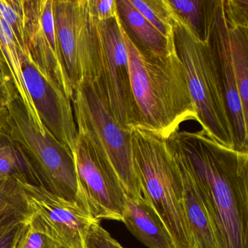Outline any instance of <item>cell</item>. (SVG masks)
<instances>
[{"instance_id": "44dd1931", "label": "cell", "mask_w": 248, "mask_h": 248, "mask_svg": "<svg viewBox=\"0 0 248 248\" xmlns=\"http://www.w3.org/2000/svg\"><path fill=\"white\" fill-rule=\"evenodd\" d=\"M174 14L201 40L206 29L213 0H167Z\"/></svg>"}, {"instance_id": "7402d4cb", "label": "cell", "mask_w": 248, "mask_h": 248, "mask_svg": "<svg viewBox=\"0 0 248 248\" xmlns=\"http://www.w3.org/2000/svg\"><path fill=\"white\" fill-rule=\"evenodd\" d=\"M132 5L168 40H173L174 14L167 0H130Z\"/></svg>"}, {"instance_id": "ba28073f", "label": "cell", "mask_w": 248, "mask_h": 248, "mask_svg": "<svg viewBox=\"0 0 248 248\" xmlns=\"http://www.w3.org/2000/svg\"><path fill=\"white\" fill-rule=\"evenodd\" d=\"M59 47L73 91L96 78L98 46L89 0H53Z\"/></svg>"}, {"instance_id": "4316f807", "label": "cell", "mask_w": 248, "mask_h": 248, "mask_svg": "<svg viewBox=\"0 0 248 248\" xmlns=\"http://www.w3.org/2000/svg\"><path fill=\"white\" fill-rule=\"evenodd\" d=\"M89 4L97 21H106L117 14V0H89Z\"/></svg>"}, {"instance_id": "8fae6325", "label": "cell", "mask_w": 248, "mask_h": 248, "mask_svg": "<svg viewBox=\"0 0 248 248\" xmlns=\"http://www.w3.org/2000/svg\"><path fill=\"white\" fill-rule=\"evenodd\" d=\"M24 14L26 44L31 61L72 99L74 91L59 47L53 0H24Z\"/></svg>"}, {"instance_id": "d6986e66", "label": "cell", "mask_w": 248, "mask_h": 248, "mask_svg": "<svg viewBox=\"0 0 248 248\" xmlns=\"http://www.w3.org/2000/svg\"><path fill=\"white\" fill-rule=\"evenodd\" d=\"M0 50L8 66L13 84L17 94L22 101L30 120L42 131L46 128L42 123L35 106L27 91L23 78L22 68L20 59L18 43L11 27L0 16Z\"/></svg>"}, {"instance_id": "7c38bea8", "label": "cell", "mask_w": 248, "mask_h": 248, "mask_svg": "<svg viewBox=\"0 0 248 248\" xmlns=\"http://www.w3.org/2000/svg\"><path fill=\"white\" fill-rule=\"evenodd\" d=\"M204 40L210 48L213 66L230 117L234 136L235 149L248 153V120L244 114L238 92L223 0H213Z\"/></svg>"}, {"instance_id": "9c48e42d", "label": "cell", "mask_w": 248, "mask_h": 248, "mask_svg": "<svg viewBox=\"0 0 248 248\" xmlns=\"http://www.w3.org/2000/svg\"><path fill=\"white\" fill-rule=\"evenodd\" d=\"M74 159L81 192L95 220L123 222L127 194L107 155L78 131Z\"/></svg>"}, {"instance_id": "6da1fadb", "label": "cell", "mask_w": 248, "mask_h": 248, "mask_svg": "<svg viewBox=\"0 0 248 248\" xmlns=\"http://www.w3.org/2000/svg\"><path fill=\"white\" fill-rule=\"evenodd\" d=\"M167 146L189 174L219 248H248V153L226 147L202 129L178 130Z\"/></svg>"}, {"instance_id": "484cf974", "label": "cell", "mask_w": 248, "mask_h": 248, "mask_svg": "<svg viewBox=\"0 0 248 248\" xmlns=\"http://www.w3.org/2000/svg\"><path fill=\"white\" fill-rule=\"evenodd\" d=\"M17 95L5 58L0 50V105L7 106Z\"/></svg>"}, {"instance_id": "ac0fdd59", "label": "cell", "mask_w": 248, "mask_h": 248, "mask_svg": "<svg viewBox=\"0 0 248 248\" xmlns=\"http://www.w3.org/2000/svg\"><path fill=\"white\" fill-rule=\"evenodd\" d=\"M6 179L45 187L27 154L11 137L8 123L0 128V181Z\"/></svg>"}, {"instance_id": "9a60e30c", "label": "cell", "mask_w": 248, "mask_h": 248, "mask_svg": "<svg viewBox=\"0 0 248 248\" xmlns=\"http://www.w3.org/2000/svg\"><path fill=\"white\" fill-rule=\"evenodd\" d=\"M123 223L149 248H175L173 240L159 215L143 195L127 197Z\"/></svg>"}, {"instance_id": "52a82bcc", "label": "cell", "mask_w": 248, "mask_h": 248, "mask_svg": "<svg viewBox=\"0 0 248 248\" xmlns=\"http://www.w3.org/2000/svg\"><path fill=\"white\" fill-rule=\"evenodd\" d=\"M95 21L98 66L93 82L98 95L115 120L125 128L140 125L133 95L127 47L118 14Z\"/></svg>"}, {"instance_id": "f1b7e54d", "label": "cell", "mask_w": 248, "mask_h": 248, "mask_svg": "<svg viewBox=\"0 0 248 248\" xmlns=\"http://www.w3.org/2000/svg\"><path fill=\"white\" fill-rule=\"evenodd\" d=\"M8 110L6 106L0 105V128L8 123Z\"/></svg>"}, {"instance_id": "2e32d148", "label": "cell", "mask_w": 248, "mask_h": 248, "mask_svg": "<svg viewBox=\"0 0 248 248\" xmlns=\"http://www.w3.org/2000/svg\"><path fill=\"white\" fill-rule=\"evenodd\" d=\"M174 159L182 178L184 213L191 247L192 248H219L210 217L191 176L182 164L176 158Z\"/></svg>"}, {"instance_id": "603a6c76", "label": "cell", "mask_w": 248, "mask_h": 248, "mask_svg": "<svg viewBox=\"0 0 248 248\" xmlns=\"http://www.w3.org/2000/svg\"><path fill=\"white\" fill-rule=\"evenodd\" d=\"M0 16L6 21L14 32L20 53L30 56L24 34V0H0Z\"/></svg>"}, {"instance_id": "83f0119b", "label": "cell", "mask_w": 248, "mask_h": 248, "mask_svg": "<svg viewBox=\"0 0 248 248\" xmlns=\"http://www.w3.org/2000/svg\"><path fill=\"white\" fill-rule=\"evenodd\" d=\"M27 222H15L0 226V248H14L23 226Z\"/></svg>"}, {"instance_id": "4fadbf2b", "label": "cell", "mask_w": 248, "mask_h": 248, "mask_svg": "<svg viewBox=\"0 0 248 248\" xmlns=\"http://www.w3.org/2000/svg\"><path fill=\"white\" fill-rule=\"evenodd\" d=\"M20 59L26 88L42 123L52 136L72 152L78 134L72 101L40 72L30 56L20 53Z\"/></svg>"}, {"instance_id": "d4e9b609", "label": "cell", "mask_w": 248, "mask_h": 248, "mask_svg": "<svg viewBox=\"0 0 248 248\" xmlns=\"http://www.w3.org/2000/svg\"><path fill=\"white\" fill-rule=\"evenodd\" d=\"M86 248H124L100 225L95 222L90 228L86 238Z\"/></svg>"}, {"instance_id": "5b68a950", "label": "cell", "mask_w": 248, "mask_h": 248, "mask_svg": "<svg viewBox=\"0 0 248 248\" xmlns=\"http://www.w3.org/2000/svg\"><path fill=\"white\" fill-rule=\"evenodd\" d=\"M6 107L10 134L35 167L45 188L89 212L81 192L71 149L47 129L42 131L31 122L18 95Z\"/></svg>"}, {"instance_id": "277c9868", "label": "cell", "mask_w": 248, "mask_h": 248, "mask_svg": "<svg viewBox=\"0 0 248 248\" xmlns=\"http://www.w3.org/2000/svg\"><path fill=\"white\" fill-rule=\"evenodd\" d=\"M173 14L174 44L185 70L198 123L217 143L236 150L232 123L208 45Z\"/></svg>"}, {"instance_id": "cb8c5ba5", "label": "cell", "mask_w": 248, "mask_h": 248, "mask_svg": "<svg viewBox=\"0 0 248 248\" xmlns=\"http://www.w3.org/2000/svg\"><path fill=\"white\" fill-rule=\"evenodd\" d=\"M14 248H63L31 220L23 226Z\"/></svg>"}, {"instance_id": "ffe728a7", "label": "cell", "mask_w": 248, "mask_h": 248, "mask_svg": "<svg viewBox=\"0 0 248 248\" xmlns=\"http://www.w3.org/2000/svg\"><path fill=\"white\" fill-rule=\"evenodd\" d=\"M31 215L21 182L16 179L0 181V226L28 221Z\"/></svg>"}, {"instance_id": "5bb4252c", "label": "cell", "mask_w": 248, "mask_h": 248, "mask_svg": "<svg viewBox=\"0 0 248 248\" xmlns=\"http://www.w3.org/2000/svg\"><path fill=\"white\" fill-rule=\"evenodd\" d=\"M238 92L248 120V0H223Z\"/></svg>"}, {"instance_id": "3957f363", "label": "cell", "mask_w": 248, "mask_h": 248, "mask_svg": "<svg viewBox=\"0 0 248 248\" xmlns=\"http://www.w3.org/2000/svg\"><path fill=\"white\" fill-rule=\"evenodd\" d=\"M130 130L133 167L143 197L162 219L175 248H192L184 213L182 178L165 139L140 126Z\"/></svg>"}, {"instance_id": "30bf717a", "label": "cell", "mask_w": 248, "mask_h": 248, "mask_svg": "<svg viewBox=\"0 0 248 248\" xmlns=\"http://www.w3.org/2000/svg\"><path fill=\"white\" fill-rule=\"evenodd\" d=\"M21 182V181H20ZM30 220L63 248H86V238L95 220L89 212L45 187L21 182Z\"/></svg>"}, {"instance_id": "8992f818", "label": "cell", "mask_w": 248, "mask_h": 248, "mask_svg": "<svg viewBox=\"0 0 248 248\" xmlns=\"http://www.w3.org/2000/svg\"><path fill=\"white\" fill-rule=\"evenodd\" d=\"M71 101L78 131L88 136L105 153L127 197L143 195L133 167L131 130L115 120L93 83L74 90Z\"/></svg>"}, {"instance_id": "e0dca14e", "label": "cell", "mask_w": 248, "mask_h": 248, "mask_svg": "<svg viewBox=\"0 0 248 248\" xmlns=\"http://www.w3.org/2000/svg\"><path fill=\"white\" fill-rule=\"evenodd\" d=\"M117 8L123 28L143 50L155 56H164L175 47L174 38L168 40L161 34L130 0H117Z\"/></svg>"}, {"instance_id": "7a4b0ae2", "label": "cell", "mask_w": 248, "mask_h": 248, "mask_svg": "<svg viewBox=\"0 0 248 248\" xmlns=\"http://www.w3.org/2000/svg\"><path fill=\"white\" fill-rule=\"evenodd\" d=\"M123 34L140 127L167 139L184 122H198L175 47L166 56H155L138 46L124 30Z\"/></svg>"}]
</instances>
